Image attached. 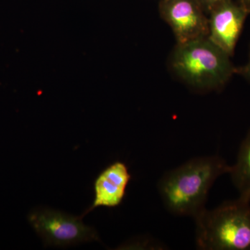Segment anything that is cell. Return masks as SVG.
Listing matches in <instances>:
<instances>
[{
	"mask_svg": "<svg viewBox=\"0 0 250 250\" xmlns=\"http://www.w3.org/2000/svg\"><path fill=\"white\" fill-rule=\"evenodd\" d=\"M231 169L223 158L212 155L193 158L166 172L158 183L166 209L177 216L195 218L205 209L215 181Z\"/></svg>",
	"mask_w": 250,
	"mask_h": 250,
	"instance_id": "cell-1",
	"label": "cell"
},
{
	"mask_svg": "<svg viewBox=\"0 0 250 250\" xmlns=\"http://www.w3.org/2000/svg\"><path fill=\"white\" fill-rule=\"evenodd\" d=\"M231 57L208 37L176 43L167 60L171 73L198 93L223 89L237 72Z\"/></svg>",
	"mask_w": 250,
	"mask_h": 250,
	"instance_id": "cell-2",
	"label": "cell"
},
{
	"mask_svg": "<svg viewBox=\"0 0 250 250\" xmlns=\"http://www.w3.org/2000/svg\"><path fill=\"white\" fill-rule=\"evenodd\" d=\"M199 250H250V202L238 197L194 218Z\"/></svg>",
	"mask_w": 250,
	"mask_h": 250,
	"instance_id": "cell-3",
	"label": "cell"
},
{
	"mask_svg": "<svg viewBox=\"0 0 250 250\" xmlns=\"http://www.w3.org/2000/svg\"><path fill=\"white\" fill-rule=\"evenodd\" d=\"M27 218L45 247L62 248L100 241L95 229L85 225L81 215L75 216L61 210L39 207L31 210Z\"/></svg>",
	"mask_w": 250,
	"mask_h": 250,
	"instance_id": "cell-4",
	"label": "cell"
},
{
	"mask_svg": "<svg viewBox=\"0 0 250 250\" xmlns=\"http://www.w3.org/2000/svg\"><path fill=\"white\" fill-rule=\"evenodd\" d=\"M198 0H162L161 17L170 26L177 43L208 37V17Z\"/></svg>",
	"mask_w": 250,
	"mask_h": 250,
	"instance_id": "cell-5",
	"label": "cell"
},
{
	"mask_svg": "<svg viewBox=\"0 0 250 250\" xmlns=\"http://www.w3.org/2000/svg\"><path fill=\"white\" fill-rule=\"evenodd\" d=\"M250 13L241 1L227 0L217 5L208 12V39L232 57Z\"/></svg>",
	"mask_w": 250,
	"mask_h": 250,
	"instance_id": "cell-6",
	"label": "cell"
},
{
	"mask_svg": "<svg viewBox=\"0 0 250 250\" xmlns=\"http://www.w3.org/2000/svg\"><path fill=\"white\" fill-rule=\"evenodd\" d=\"M131 176L124 162L116 161L104 169L94 182L93 204L85 210L82 218L98 207L115 208L121 205Z\"/></svg>",
	"mask_w": 250,
	"mask_h": 250,
	"instance_id": "cell-7",
	"label": "cell"
},
{
	"mask_svg": "<svg viewBox=\"0 0 250 250\" xmlns=\"http://www.w3.org/2000/svg\"><path fill=\"white\" fill-rule=\"evenodd\" d=\"M239 198L250 202V129L243 140L229 174Z\"/></svg>",
	"mask_w": 250,
	"mask_h": 250,
	"instance_id": "cell-8",
	"label": "cell"
},
{
	"mask_svg": "<svg viewBox=\"0 0 250 250\" xmlns=\"http://www.w3.org/2000/svg\"><path fill=\"white\" fill-rule=\"evenodd\" d=\"M237 74H240L242 76L245 77L247 81L250 83V45L249 50V56H248V62L246 65L237 68Z\"/></svg>",
	"mask_w": 250,
	"mask_h": 250,
	"instance_id": "cell-9",
	"label": "cell"
},
{
	"mask_svg": "<svg viewBox=\"0 0 250 250\" xmlns=\"http://www.w3.org/2000/svg\"><path fill=\"white\" fill-rule=\"evenodd\" d=\"M200 4L203 6L206 12H209L210 10L215 7L217 5L221 4L223 1H227V0H198Z\"/></svg>",
	"mask_w": 250,
	"mask_h": 250,
	"instance_id": "cell-10",
	"label": "cell"
},
{
	"mask_svg": "<svg viewBox=\"0 0 250 250\" xmlns=\"http://www.w3.org/2000/svg\"><path fill=\"white\" fill-rule=\"evenodd\" d=\"M243 4H246L248 6V9L250 10V0H240Z\"/></svg>",
	"mask_w": 250,
	"mask_h": 250,
	"instance_id": "cell-11",
	"label": "cell"
}]
</instances>
